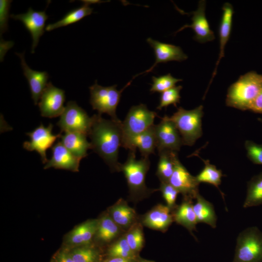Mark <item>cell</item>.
I'll return each instance as SVG.
<instances>
[{"mask_svg": "<svg viewBox=\"0 0 262 262\" xmlns=\"http://www.w3.org/2000/svg\"><path fill=\"white\" fill-rule=\"evenodd\" d=\"M182 88L181 85L175 86L161 93L160 102L157 109L161 110L172 104L177 107V104L180 102V91Z\"/></svg>", "mask_w": 262, "mask_h": 262, "instance_id": "cell-35", "label": "cell"}, {"mask_svg": "<svg viewBox=\"0 0 262 262\" xmlns=\"http://www.w3.org/2000/svg\"><path fill=\"white\" fill-rule=\"evenodd\" d=\"M152 84L150 89L151 93L155 92L163 93V92L175 86V84L182 79L173 77L170 73L158 77H152Z\"/></svg>", "mask_w": 262, "mask_h": 262, "instance_id": "cell-34", "label": "cell"}, {"mask_svg": "<svg viewBox=\"0 0 262 262\" xmlns=\"http://www.w3.org/2000/svg\"><path fill=\"white\" fill-rule=\"evenodd\" d=\"M128 82L121 90L116 89L117 85L104 87L98 85L97 81L89 87L90 92V103L93 110L98 111L99 114H107L111 119L121 122L116 115V109L119 103L121 93L124 89L131 84Z\"/></svg>", "mask_w": 262, "mask_h": 262, "instance_id": "cell-6", "label": "cell"}, {"mask_svg": "<svg viewBox=\"0 0 262 262\" xmlns=\"http://www.w3.org/2000/svg\"><path fill=\"white\" fill-rule=\"evenodd\" d=\"M203 109L202 105L191 110L180 107L169 117L178 130L183 145L192 146L202 136Z\"/></svg>", "mask_w": 262, "mask_h": 262, "instance_id": "cell-4", "label": "cell"}, {"mask_svg": "<svg viewBox=\"0 0 262 262\" xmlns=\"http://www.w3.org/2000/svg\"><path fill=\"white\" fill-rule=\"evenodd\" d=\"M57 125L61 132H80L88 135L92 119L75 101H68Z\"/></svg>", "mask_w": 262, "mask_h": 262, "instance_id": "cell-8", "label": "cell"}, {"mask_svg": "<svg viewBox=\"0 0 262 262\" xmlns=\"http://www.w3.org/2000/svg\"><path fill=\"white\" fill-rule=\"evenodd\" d=\"M262 205V172L253 176L247 182V194L243 207Z\"/></svg>", "mask_w": 262, "mask_h": 262, "instance_id": "cell-29", "label": "cell"}, {"mask_svg": "<svg viewBox=\"0 0 262 262\" xmlns=\"http://www.w3.org/2000/svg\"><path fill=\"white\" fill-rule=\"evenodd\" d=\"M157 116L156 112L149 110L144 104L132 106L122 122V145L132 136L153 125L155 118Z\"/></svg>", "mask_w": 262, "mask_h": 262, "instance_id": "cell-7", "label": "cell"}, {"mask_svg": "<svg viewBox=\"0 0 262 262\" xmlns=\"http://www.w3.org/2000/svg\"><path fill=\"white\" fill-rule=\"evenodd\" d=\"M201 159L204 163V167L203 169L196 176L197 182H205L211 184L216 187L221 193L222 198L224 199V194L220 190L219 186L221 183L223 175L222 171L217 169L216 166L210 163L208 160Z\"/></svg>", "mask_w": 262, "mask_h": 262, "instance_id": "cell-30", "label": "cell"}, {"mask_svg": "<svg viewBox=\"0 0 262 262\" xmlns=\"http://www.w3.org/2000/svg\"><path fill=\"white\" fill-rule=\"evenodd\" d=\"M89 136L93 150L98 154L112 171H120L118 162L119 149L122 146V122L94 115Z\"/></svg>", "mask_w": 262, "mask_h": 262, "instance_id": "cell-1", "label": "cell"}, {"mask_svg": "<svg viewBox=\"0 0 262 262\" xmlns=\"http://www.w3.org/2000/svg\"><path fill=\"white\" fill-rule=\"evenodd\" d=\"M53 127L51 123L47 127H44L41 123L33 131L26 133L30 137V140L25 141L23 143L24 148L28 151H36L39 154L43 164L47 163L48 161L46 155L47 150L62 135L61 132L57 134H53Z\"/></svg>", "mask_w": 262, "mask_h": 262, "instance_id": "cell-10", "label": "cell"}, {"mask_svg": "<svg viewBox=\"0 0 262 262\" xmlns=\"http://www.w3.org/2000/svg\"><path fill=\"white\" fill-rule=\"evenodd\" d=\"M205 8L206 1L204 0L199 1L197 9L191 14L193 15L192 24L183 26L176 32L175 33L186 28H191L195 33L194 39L196 41L200 43H204L213 40L215 39V35L211 29L206 17Z\"/></svg>", "mask_w": 262, "mask_h": 262, "instance_id": "cell-14", "label": "cell"}, {"mask_svg": "<svg viewBox=\"0 0 262 262\" xmlns=\"http://www.w3.org/2000/svg\"><path fill=\"white\" fill-rule=\"evenodd\" d=\"M16 54L20 59L21 66L23 74L28 82L32 98L34 104L37 105L48 84L49 74L46 71H35L29 67L25 60L24 52Z\"/></svg>", "mask_w": 262, "mask_h": 262, "instance_id": "cell-18", "label": "cell"}, {"mask_svg": "<svg viewBox=\"0 0 262 262\" xmlns=\"http://www.w3.org/2000/svg\"><path fill=\"white\" fill-rule=\"evenodd\" d=\"M258 120L260 122H261V123H262V118H258Z\"/></svg>", "mask_w": 262, "mask_h": 262, "instance_id": "cell-43", "label": "cell"}, {"mask_svg": "<svg viewBox=\"0 0 262 262\" xmlns=\"http://www.w3.org/2000/svg\"><path fill=\"white\" fill-rule=\"evenodd\" d=\"M159 190L161 192L166 205L172 212L178 206L176 201L179 192L168 182H161Z\"/></svg>", "mask_w": 262, "mask_h": 262, "instance_id": "cell-36", "label": "cell"}, {"mask_svg": "<svg viewBox=\"0 0 262 262\" xmlns=\"http://www.w3.org/2000/svg\"><path fill=\"white\" fill-rule=\"evenodd\" d=\"M11 0H0V36L5 32L8 28L9 9Z\"/></svg>", "mask_w": 262, "mask_h": 262, "instance_id": "cell-38", "label": "cell"}, {"mask_svg": "<svg viewBox=\"0 0 262 262\" xmlns=\"http://www.w3.org/2000/svg\"><path fill=\"white\" fill-rule=\"evenodd\" d=\"M135 260L119 258V257H113L109 258L105 260L104 262H135Z\"/></svg>", "mask_w": 262, "mask_h": 262, "instance_id": "cell-41", "label": "cell"}, {"mask_svg": "<svg viewBox=\"0 0 262 262\" xmlns=\"http://www.w3.org/2000/svg\"><path fill=\"white\" fill-rule=\"evenodd\" d=\"M136 151H129L126 161L121 164L120 171L126 179L129 191V198L134 201H140L148 197L157 189L147 187L145 179L150 167L148 157L136 159Z\"/></svg>", "mask_w": 262, "mask_h": 262, "instance_id": "cell-2", "label": "cell"}, {"mask_svg": "<svg viewBox=\"0 0 262 262\" xmlns=\"http://www.w3.org/2000/svg\"><path fill=\"white\" fill-rule=\"evenodd\" d=\"M168 182L182 195L183 198L196 199L199 194V183L196 177L188 171L178 158L176 160L174 170Z\"/></svg>", "mask_w": 262, "mask_h": 262, "instance_id": "cell-12", "label": "cell"}, {"mask_svg": "<svg viewBox=\"0 0 262 262\" xmlns=\"http://www.w3.org/2000/svg\"><path fill=\"white\" fill-rule=\"evenodd\" d=\"M70 254L74 262H98L99 257L98 251L88 245L74 249Z\"/></svg>", "mask_w": 262, "mask_h": 262, "instance_id": "cell-33", "label": "cell"}, {"mask_svg": "<svg viewBox=\"0 0 262 262\" xmlns=\"http://www.w3.org/2000/svg\"><path fill=\"white\" fill-rule=\"evenodd\" d=\"M143 225L137 221L132 225L124 234V236L131 248L135 252H139L144 244Z\"/></svg>", "mask_w": 262, "mask_h": 262, "instance_id": "cell-31", "label": "cell"}, {"mask_svg": "<svg viewBox=\"0 0 262 262\" xmlns=\"http://www.w3.org/2000/svg\"><path fill=\"white\" fill-rule=\"evenodd\" d=\"M83 1L84 4L82 6L70 11L60 20L48 24L45 28L46 30L50 31L60 27L75 23L85 16L91 15L93 12V8L90 7L89 5L92 2L90 1Z\"/></svg>", "mask_w": 262, "mask_h": 262, "instance_id": "cell-26", "label": "cell"}, {"mask_svg": "<svg viewBox=\"0 0 262 262\" xmlns=\"http://www.w3.org/2000/svg\"><path fill=\"white\" fill-rule=\"evenodd\" d=\"M222 10L223 14L219 26V54L209 86L216 74L217 68L220 60L224 56L225 47L229 40L231 30L232 16L234 13L233 6L230 3L226 2L222 7Z\"/></svg>", "mask_w": 262, "mask_h": 262, "instance_id": "cell-20", "label": "cell"}, {"mask_svg": "<svg viewBox=\"0 0 262 262\" xmlns=\"http://www.w3.org/2000/svg\"><path fill=\"white\" fill-rule=\"evenodd\" d=\"M53 262H74L71 256L70 253L61 251L57 254Z\"/></svg>", "mask_w": 262, "mask_h": 262, "instance_id": "cell-40", "label": "cell"}, {"mask_svg": "<svg viewBox=\"0 0 262 262\" xmlns=\"http://www.w3.org/2000/svg\"><path fill=\"white\" fill-rule=\"evenodd\" d=\"M232 262H262V232L257 227L239 233Z\"/></svg>", "mask_w": 262, "mask_h": 262, "instance_id": "cell-5", "label": "cell"}, {"mask_svg": "<svg viewBox=\"0 0 262 262\" xmlns=\"http://www.w3.org/2000/svg\"><path fill=\"white\" fill-rule=\"evenodd\" d=\"M159 159L156 175L161 182H168L175 167L176 160L178 158V152L164 150L158 152Z\"/></svg>", "mask_w": 262, "mask_h": 262, "instance_id": "cell-27", "label": "cell"}, {"mask_svg": "<svg viewBox=\"0 0 262 262\" xmlns=\"http://www.w3.org/2000/svg\"><path fill=\"white\" fill-rule=\"evenodd\" d=\"M262 88V75L250 71L241 76L228 88L226 104L242 111L250 108Z\"/></svg>", "mask_w": 262, "mask_h": 262, "instance_id": "cell-3", "label": "cell"}, {"mask_svg": "<svg viewBox=\"0 0 262 262\" xmlns=\"http://www.w3.org/2000/svg\"><path fill=\"white\" fill-rule=\"evenodd\" d=\"M196 199V201L193 204V209L197 223H204L215 228L216 226L217 216L213 205L199 193Z\"/></svg>", "mask_w": 262, "mask_h": 262, "instance_id": "cell-25", "label": "cell"}, {"mask_svg": "<svg viewBox=\"0 0 262 262\" xmlns=\"http://www.w3.org/2000/svg\"><path fill=\"white\" fill-rule=\"evenodd\" d=\"M98 223V220L91 219L77 226L68 234L67 242L75 246L89 245L93 237L96 235Z\"/></svg>", "mask_w": 262, "mask_h": 262, "instance_id": "cell-24", "label": "cell"}, {"mask_svg": "<svg viewBox=\"0 0 262 262\" xmlns=\"http://www.w3.org/2000/svg\"><path fill=\"white\" fill-rule=\"evenodd\" d=\"M65 91L48 83L40 97L38 106L43 117L53 118L61 115L65 107Z\"/></svg>", "mask_w": 262, "mask_h": 262, "instance_id": "cell-11", "label": "cell"}, {"mask_svg": "<svg viewBox=\"0 0 262 262\" xmlns=\"http://www.w3.org/2000/svg\"><path fill=\"white\" fill-rule=\"evenodd\" d=\"M173 221L172 212L169 207L159 204L143 215L140 222L149 229L164 232Z\"/></svg>", "mask_w": 262, "mask_h": 262, "instance_id": "cell-16", "label": "cell"}, {"mask_svg": "<svg viewBox=\"0 0 262 262\" xmlns=\"http://www.w3.org/2000/svg\"><path fill=\"white\" fill-rule=\"evenodd\" d=\"M140 262H150V261H146V260H144V261H141Z\"/></svg>", "mask_w": 262, "mask_h": 262, "instance_id": "cell-42", "label": "cell"}, {"mask_svg": "<svg viewBox=\"0 0 262 262\" xmlns=\"http://www.w3.org/2000/svg\"><path fill=\"white\" fill-rule=\"evenodd\" d=\"M122 230L108 213L98 220L96 235L99 241L108 243L119 236Z\"/></svg>", "mask_w": 262, "mask_h": 262, "instance_id": "cell-28", "label": "cell"}, {"mask_svg": "<svg viewBox=\"0 0 262 262\" xmlns=\"http://www.w3.org/2000/svg\"><path fill=\"white\" fill-rule=\"evenodd\" d=\"M156 148L159 152L168 150L178 152L183 145L180 135L169 117L164 115L154 125Z\"/></svg>", "mask_w": 262, "mask_h": 262, "instance_id": "cell-9", "label": "cell"}, {"mask_svg": "<svg viewBox=\"0 0 262 262\" xmlns=\"http://www.w3.org/2000/svg\"><path fill=\"white\" fill-rule=\"evenodd\" d=\"M109 258L119 257L135 260L136 253L130 247L124 235L120 237L108 250Z\"/></svg>", "mask_w": 262, "mask_h": 262, "instance_id": "cell-32", "label": "cell"}, {"mask_svg": "<svg viewBox=\"0 0 262 262\" xmlns=\"http://www.w3.org/2000/svg\"><path fill=\"white\" fill-rule=\"evenodd\" d=\"M192 200L183 198L181 204L172 212V214L174 221L185 228L194 236L193 231L196 230L197 222L193 209Z\"/></svg>", "mask_w": 262, "mask_h": 262, "instance_id": "cell-23", "label": "cell"}, {"mask_svg": "<svg viewBox=\"0 0 262 262\" xmlns=\"http://www.w3.org/2000/svg\"><path fill=\"white\" fill-rule=\"evenodd\" d=\"M10 16L15 20L21 21L30 33L33 39L32 53H34L40 37L45 32V23L48 18L46 10L36 11L30 7L26 13L11 15Z\"/></svg>", "mask_w": 262, "mask_h": 262, "instance_id": "cell-13", "label": "cell"}, {"mask_svg": "<svg viewBox=\"0 0 262 262\" xmlns=\"http://www.w3.org/2000/svg\"><path fill=\"white\" fill-rule=\"evenodd\" d=\"M245 147L248 158L255 164H262V144L246 140L245 143Z\"/></svg>", "mask_w": 262, "mask_h": 262, "instance_id": "cell-37", "label": "cell"}, {"mask_svg": "<svg viewBox=\"0 0 262 262\" xmlns=\"http://www.w3.org/2000/svg\"><path fill=\"white\" fill-rule=\"evenodd\" d=\"M52 156L44 166V169L54 167L72 171H79L81 159L72 154L61 143L58 142L52 147Z\"/></svg>", "mask_w": 262, "mask_h": 262, "instance_id": "cell-17", "label": "cell"}, {"mask_svg": "<svg viewBox=\"0 0 262 262\" xmlns=\"http://www.w3.org/2000/svg\"><path fill=\"white\" fill-rule=\"evenodd\" d=\"M147 42L154 51L155 62L150 68L143 73L136 75L133 78L138 75L150 72L159 63H166L172 61L181 62L188 58L187 55L183 52L179 46L160 42L151 38H148Z\"/></svg>", "mask_w": 262, "mask_h": 262, "instance_id": "cell-15", "label": "cell"}, {"mask_svg": "<svg viewBox=\"0 0 262 262\" xmlns=\"http://www.w3.org/2000/svg\"><path fill=\"white\" fill-rule=\"evenodd\" d=\"M108 214L113 221L123 230H127L138 221L135 211L125 200L119 199L110 207Z\"/></svg>", "mask_w": 262, "mask_h": 262, "instance_id": "cell-21", "label": "cell"}, {"mask_svg": "<svg viewBox=\"0 0 262 262\" xmlns=\"http://www.w3.org/2000/svg\"><path fill=\"white\" fill-rule=\"evenodd\" d=\"M154 124L144 131L132 136L122 145L129 151H136L138 148L143 157H148L151 154H155L156 139Z\"/></svg>", "mask_w": 262, "mask_h": 262, "instance_id": "cell-19", "label": "cell"}, {"mask_svg": "<svg viewBox=\"0 0 262 262\" xmlns=\"http://www.w3.org/2000/svg\"><path fill=\"white\" fill-rule=\"evenodd\" d=\"M249 110L254 113L262 114V88Z\"/></svg>", "mask_w": 262, "mask_h": 262, "instance_id": "cell-39", "label": "cell"}, {"mask_svg": "<svg viewBox=\"0 0 262 262\" xmlns=\"http://www.w3.org/2000/svg\"><path fill=\"white\" fill-rule=\"evenodd\" d=\"M87 136L80 132H65L60 137L61 142L72 154L82 159L87 156V150L92 149Z\"/></svg>", "mask_w": 262, "mask_h": 262, "instance_id": "cell-22", "label": "cell"}]
</instances>
